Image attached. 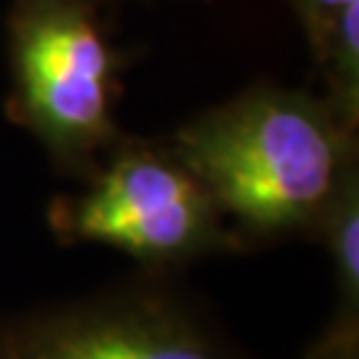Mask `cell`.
I'll use <instances>...</instances> for the list:
<instances>
[{
  "instance_id": "277c9868",
  "label": "cell",
  "mask_w": 359,
  "mask_h": 359,
  "mask_svg": "<svg viewBox=\"0 0 359 359\" xmlns=\"http://www.w3.org/2000/svg\"><path fill=\"white\" fill-rule=\"evenodd\" d=\"M0 359H237L194 314L160 293H115L8 325Z\"/></svg>"
},
{
  "instance_id": "52a82bcc",
  "label": "cell",
  "mask_w": 359,
  "mask_h": 359,
  "mask_svg": "<svg viewBox=\"0 0 359 359\" xmlns=\"http://www.w3.org/2000/svg\"><path fill=\"white\" fill-rule=\"evenodd\" d=\"M351 3H359V0H290L314 56L320 53L325 40L330 38L338 16L346 11Z\"/></svg>"
},
{
  "instance_id": "ba28073f",
  "label": "cell",
  "mask_w": 359,
  "mask_h": 359,
  "mask_svg": "<svg viewBox=\"0 0 359 359\" xmlns=\"http://www.w3.org/2000/svg\"><path fill=\"white\" fill-rule=\"evenodd\" d=\"M306 359H359V317L335 314Z\"/></svg>"
},
{
  "instance_id": "8992f818",
  "label": "cell",
  "mask_w": 359,
  "mask_h": 359,
  "mask_svg": "<svg viewBox=\"0 0 359 359\" xmlns=\"http://www.w3.org/2000/svg\"><path fill=\"white\" fill-rule=\"evenodd\" d=\"M314 62L327 86L322 99L348 128H359V3H351L338 16Z\"/></svg>"
},
{
  "instance_id": "5b68a950",
  "label": "cell",
  "mask_w": 359,
  "mask_h": 359,
  "mask_svg": "<svg viewBox=\"0 0 359 359\" xmlns=\"http://www.w3.org/2000/svg\"><path fill=\"white\" fill-rule=\"evenodd\" d=\"M314 237H320L333 261L338 314L359 317V170L338 189L320 218Z\"/></svg>"
},
{
  "instance_id": "6da1fadb",
  "label": "cell",
  "mask_w": 359,
  "mask_h": 359,
  "mask_svg": "<svg viewBox=\"0 0 359 359\" xmlns=\"http://www.w3.org/2000/svg\"><path fill=\"white\" fill-rule=\"evenodd\" d=\"M168 147L218 213L258 240L314 234L359 170L357 128L320 96L274 83H256L200 112Z\"/></svg>"
},
{
  "instance_id": "3957f363",
  "label": "cell",
  "mask_w": 359,
  "mask_h": 359,
  "mask_svg": "<svg viewBox=\"0 0 359 359\" xmlns=\"http://www.w3.org/2000/svg\"><path fill=\"white\" fill-rule=\"evenodd\" d=\"M69 240L115 248L149 266L218 250L221 213L170 147L120 139L90 173L83 194L56 208Z\"/></svg>"
},
{
  "instance_id": "7a4b0ae2",
  "label": "cell",
  "mask_w": 359,
  "mask_h": 359,
  "mask_svg": "<svg viewBox=\"0 0 359 359\" xmlns=\"http://www.w3.org/2000/svg\"><path fill=\"white\" fill-rule=\"evenodd\" d=\"M115 0H11L8 115L56 165L93 173L123 133L117 128L120 56L104 6Z\"/></svg>"
}]
</instances>
